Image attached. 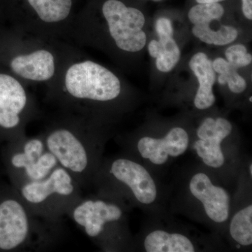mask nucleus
<instances>
[{"instance_id":"obj_1","label":"nucleus","mask_w":252,"mask_h":252,"mask_svg":"<svg viewBox=\"0 0 252 252\" xmlns=\"http://www.w3.org/2000/svg\"><path fill=\"white\" fill-rule=\"evenodd\" d=\"M45 87L46 100L58 110L104 121L121 108L124 99L119 76L79 49Z\"/></svg>"},{"instance_id":"obj_2","label":"nucleus","mask_w":252,"mask_h":252,"mask_svg":"<svg viewBox=\"0 0 252 252\" xmlns=\"http://www.w3.org/2000/svg\"><path fill=\"white\" fill-rule=\"evenodd\" d=\"M145 23L143 11L132 0H88L76 14L68 41L112 54H134L147 44Z\"/></svg>"},{"instance_id":"obj_3","label":"nucleus","mask_w":252,"mask_h":252,"mask_svg":"<svg viewBox=\"0 0 252 252\" xmlns=\"http://www.w3.org/2000/svg\"><path fill=\"white\" fill-rule=\"evenodd\" d=\"M107 121L58 110L40 132L60 166L75 179L81 189L92 185L103 160L108 140Z\"/></svg>"},{"instance_id":"obj_4","label":"nucleus","mask_w":252,"mask_h":252,"mask_svg":"<svg viewBox=\"0 0 252 252\" xmlns=\"http://www.w3.org/2000/svg\"><path fill=\"white\" fill-rule=\"evenodd\" d=\"M79 47L11 28L0 31V67L28 86H47Z\"/></svg>"},{"instance_id":"obj_5","label":"nucleus","mask_w":252,"mask_h":252,"mask_svg":"<svg viewBox=\"0 0 252 252\" xmlns=\"http://www.w3.org/2000/svg\"><path fill=\"white\" fill-rule=\"evenodd\" d=\"M63 235V221L38 216L13 186L0 187V252L44 251Z\"/></svg>"},{"instance_id":"obj_6","label":"nucleus","mask_w":252,"mask_h":252,"mask_svg":"<svg viewBox=\"0 0 252 252\" xmlns=\"http://www.w3.org/2000/svg\"><path fill=\"white\" fill-rule=\"evenodd\" d=\"M77 4V0H0V23L3 28L68 41Z\"/></svg>"},{"instance_id":"obj_7","label":"nucleus","mask_w":252,"mask_h":252,"mask_svg":"<svg viewBox=\"0 0 252 252\" xmlns=\"http://www.w3.org/2000/svg\"><path fill=\"white\" fill-rule=\"evenodd\" d=\"M126 210L122 202L95 193L82 197L67 217L104 251H124L132 245Z\"/></svg>"},{"instance_id":"obj_8","label":"nucleus","mask_w":252,"mask_h":252,"mask_svg":"<svg viewBox=\"0 0 252 252\" xmlns=\"http://www.w3.org/2000/svg\"><path fill=\"white\" fill-rule=\"evenodd\" d=\"M96 193L115 199L127 206V202L151 206L160 198V190L153 176L130 155L102 160L92 185Z\"/></svg>"},{"instance_id":"obj_9","label":"nucleus","mask_w":252,"mask_h":252,"mask_svg":"<svg viewBox=\"0 0 252 252\" xmlns=\"http://www.w3.org/2000/svg\"><path fill=\"white\" fill-rule=\"evenodd\" d=\"M17 190L32 211L57 222L63 221L83 197L77 181L60 165L46 178L26 184Z\"/></svg>"},{"instance_id":"obj_10","label":"nucleus","mask_w":252,"mask_h":252,"mask_svg":"<svg viewBox=\"0 0 252 252\" xmlns=\"http://www.w3.org/2000/svg\"><path fill=\"white\" fill-rule=\"evenodd\" d=\"M2 160L11 185L16 189L46 178L59 165L41 133L5 143Z\"/></svg>"},{"instance_id":"obj_11","label":"nucleus","mask_w":252,"mask_h":252,"mask_svg":"<svg viewBox=\"0 0 252 252\" xmlns=\"http://www.w3.org/2000/svg\"><path fill=\"white\" fill-rule=\"evenodd\" d=\"M28 85L0 67V142L26 135L27 126L39 114Z\"/></svg>"},{"instance_id":"obj_12","label":"nucleus","mask_w":252,"mask_h":252,"mask_svg":"<svg viewBox=\"0 0 252 252\" xmlns=\"http://www.w3.org/2000/svg\"><path fill=\"white\" fill-rule=\"evenodd\" d=\"M187 189L189 198L201 210L206 221L219 226L228 223L231 212L229 192L214 183L206 172H193L189 177Z\"/></svg>"},{"instance_id":"obj_13","label":"nucleus","mask_w":252,"mask_h":252,"mask_svg":"<svg viewBox=\"0 0 252 252\" xmlns=\"http://www.w3.org/2000/svg\"><path fill=\"white\" fill-rule=\"evenodd\" d=\"M233 132V125L223 117H207L199 125L190 146L204 165L218 170L225 163L223 144Z\"/></svg>"},{"instance_id":"obj_14","label":"nucleus","mask_w":252,"mask_h":252,"mask_svg":"<svg viewBox=\"0 0 252 252\" xmlns=\"http://www.w3.org/2000/svg\"><path fill=\"white\" fill-rule=\"evenodd\" d=\"M130 142L134 152L141 158L152 165L161 166L171 159L184 155L190 147V138L185 128L175 126L161 137L142 136Z\"/></svg>"},{"instance_id":"obj_15","label":"nucleus","mask_w":252,"mask_h":252,"mask_svg":"<svg viewBox=\"0 0 252 252\" xmlns=\"http://www.w3.org/2000/svg\"><path fill=\"white\" fill-rule=\"evenodd\" d=\"M142 250L147 252H193L198 251L196 241L178 230L157 228L149 230L141 240Z\"/></svg>"},{"instance_id":"obj_16","label":"nucleus","mask_w":252,"mask_h":252,"mask_svg":"<svg viewBox=\"0 0 252 252\" xmlns=\"http://www.w3.org/2000/svg\"><path fill=\"white\" fill-rule=\"evenodd\" d=\"M189 64L199 84L194 97V106L199 110L210 108L216 101L213 92V86L216 82V72L212 67V61L205 53L198 52L193 55Z\"/></svg>"},{"instance_id":"obj_17","label":"nucleus","mask_w":252,"mask_h":252,"mask_svg":"<svg viewBox=\"0 0 252 252\" xmlns=\"http://www.w3.org/2000/svg\"><path fill=\"white\" fill-rule=\"evenodd\" d=\"M158 40L149 43L151 57L156 59L158 70L163 73L172 71L181 59V51L173 36H159Z\"/></svg>"},{"instance_id":"obj_18","label":"nucleus","mask_w":252,"mask_h":252,"mask_svg":"<svg viewBox=\"0 0 252 252\" xmlns=\"http://www.w3.org/2000/svg\"><path fill=\"white\" fill-rule=\"evenodd\" d=\"M228 233L233 243L248 248L252 245V205L248 204L230 217Z\"/></svg>"},{"instance_id":"obj_19","label":"nucleus","mask_w":252,"mask_h":252,"mask_svg":"<svg viewBox=\"0 0 252 252\" xmlns=\"http://www.w3.org/2000/svg\"><path fill=\"white\" fill-rule=\"evenodd\" d=\"M192 33L194 36L205 44L218 46L228 45L238 36L236 28L225 25L217 30L212 29L210 24L193 25Z\"/></svg>"},{"instance_id":"obj_20","label":"nucleus","mask_w":252,"mask_h":252,"mask_svg":"<svg viewBox=\"0 0 252 252\" xmlns=\"http://www.w3.org/2000/svg\"><path fill=\"white\" fill-rule=\"evenodd\" d=\"M222 2L195 3L189 9L188 18L193 25L211 24L219 21L225 14V7Z\"/></svg>"},{"instance_id":"obj_21","label":"nucleus","mask_w":252,"mask_h":252,"mask_svg":"<svg viewBox=\"0 0 252 252\" xmlns=\"http://www.w3.org/2000/svg\"><path fill=\"white\" fill-rule=\"evenodd\" d=\"M225 56L227 61L235 67H247L252 62V56L248 53V49L243 44H234L225 50Z\"/></svg>"},{"instance_id":"obj_22","label":"nucleus","mask_w":252,"mask_h":252,"mask_svg":"<svg viewBox=\"0 0 252 252\" xmlns=\"http://www.w3.org/2000/svg\"><path fill=\"white\" fill-rule=\"evenodd\" d=\"M238 71V69H234L226 74H220L218 82L222 86L228 84V89L233 94H241L246 90L248 84Z\"/></svg>"},{"instance_id":"obj_23","label":"nucleus","mask_w":252,"mask_h":252,"mask_svg":"<svg viewBox=\"0 0 252 252\" xmlns=\"http://www.w3.org/2000/svg\"><path fill=\"white\" fill-rule=\"evenodd\" d=\"M158 36H173L174 30L171 20L167 17L158 18L155 24Z\"/></svg>"},{"instance_id":"obj_24","label":"nucleus","mask_w":252,"mask_h":252,"mask_svg":"<svg viewBox=\"0 0 252 252\" xmlns=\"http://www.w3.org/2000/svg\"><path fill=\"white\" fill-rule=\"evenodd\" d=\"M212 67L215 72L219 74H226L233 69H238L223 58H217L215 61H212Z\"/></svg>"},{"instance_id":"obj_25","label":"nucleus","mask_w":252,"mask_h":252,"mask_svg":"<svg viewBox=\"0 0 252 252\" xmlns=\"http://www.w3.org/2000/svg\"><path fill=\"white\" fill-rule=\"evenodd\" d=\"M242 13L249 21L252 20V0H240Z\"/></svg>"},{"instance_id":"obj_26","label":"nucleus","mask_w":252,"mask_h":252,"mask_svg":"<svg viewBox=\"0 0 252 252\" xmlns=\"http://www.w3.org/2000/svg\"><path fill=\"white\" fill-rule=\"evenodd\" d=\"M195 3H214L222 2V1H227V0H193Z\"/></svg>"},{"instance_id":"obj_27","label":"nucleus","mask_w":252,"mask_h":252,"mask_svg":"<svg viewBox=\"0 0 252 252\" xmlns=\"http://www.w3.org/2000/svg\"><path fill=\"white\" fill-rule=\"evenodd\" d=\"M248 172H249V174H250V177H252V164L251 162H250V163L249 164V165H248Z\"/></svg>"},{"instance_id":"obj_28","label":"nucleus","mask_w":252,"mask_h":252,"mask_svg":"<svg viewBox=\"0 0 252 252\" xmlns=\"http://www.w3.org/2000/svg\"><path fill=\"white\" fill-rule=\"evenodd\" d=\"M144 1H156V2H160V1H163V0H144Z\"/></svg>"},{"instance_id":"obj_29","label":"nucleus","mask_w":252,"mask_h":252,"mask_svg":"<svg viewBox=\"0 0 252 252\" xmlns=\"http://www.w3.org/2000/svg\"><path fill=\"white\" fill-rule=\"evenodd\" d=\"M2 26H1V23H0V31H1V30L2 29Z\"/></svg>"},{"instance_id":"obj_30","label":"nucleus","mask_w":252,"mask_h":252,"mask_svg":"<svg viewBox=\"0 0 252 252\" xmlns=\"http://www.w3.org/2000/svg\"><path fill=\"white\" fill-rule=\"evenodd\" d=\"M249 100L250 101V102H252V97H250V98H249Z\"/></svg>"}]
</instances>
